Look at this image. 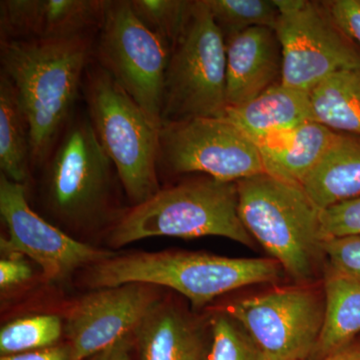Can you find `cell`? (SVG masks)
Wrapping results in <instances>:
<instances>
[{
    "mask_svg": "<svg viewBox=\"0 0 360 360\" xmlns=\"http://www.w3.org/2000/svg\"><path fill=\"white\" fill-rule=\"evenodd\" d=\"M87 35L1 41V72L8 77L30 129L32 162L51 155L89 68Z\"/></svg>",
    "mask_w": 360,
    "mask_h": 360,
    "instance_id": "cell-1",
    "label": "cell"
},
{
    "mask_svg": "<svg viewBox=\"0 0 360 360\" xmlns=\"http://www.w3.org/2000/svg\"><path fill=\"white\" fill-rule=\"evenodd\" d=\"M85 269L84 285L92 290L127 283L165 286L186 296L195 309L229 291L276 283L284 272L272 258H231L191 251L115 253Z\"/></svg>",
    "mask_w": 360,
    "mask_h": 360,
    "instance_id": "cell-2",
    "label": "cell"
},
{
    "mask_svg": "<svg viewBox=\"0 0 360 360\" xmlns=\"http://www.w3.org/2000/svg\"><path fill=\"white\" fill-rule=\"evenodd\" d=\"M246 231L297 283H311L324 257L321 210L302 187L262 174L238 180Z\"/></svg>",
    "mask_w": 360,
    "mask_h": 360,
    "instance_id": "cell-3",
    "label": "cell"
},
{
    "mask_svg": "<svg viewBox=\"0 0 360 360\" xmlns=\"http://www.w3.org/2000/svg\"><path fill=\"white\" fill-rule=\"evenodd\" d=\"M155 236H221L255 248L239 217L238 182L212 177L160 189L134 205L113 225L108 243L120 248Z\"/></svg>",
    "mask_w": 360,
    "mask_h": 360,
    "instance_id": "cell-4",
    "label": "cell"
},
{
    "mask_svg": "<svg viewBox=\"0 0 360 360\" xmlns=\"http://www.w3.org/2000/svg\"><path fill=\"white\" fill-rule=\"evenodd\" d=\"M84 92L98 141L112 161L134 205L160 191V127L156 125L101 65L87 68Z\"/></svg>",
    "mask_w": 360,
    "mask_h": 360,
    "instance_id": "cell-5",
    "label": "cell"
},
{
    "mask_svg": "<svg viewBox=\"0 0 360 360\" xmlns=\"http://www.w3.org/2000/svg\"><path fill=\"white\" fill-rule=\"evenodd\" d=\"M226 110L224 37L206 0L193 1L184 32L168 59L162 123L224 118Z\"/></svg>",
    "mask_w": 360,
    "mask_h": 360,
    "instance_id": "cell-6",
    "label": "cell"
},
{
    "mask_svg": "<svg viewBox=\"0 0 360 360\" xmlns=\"http://www.w3.org/2000/svg\"><path fill=\"white\" fill-rule=\"evenodd\" d=\"M113 163L89 115L66 125L45 172V201L52 214L72 226L96 224L106 214Z\"/></svg>",
    "mask_w": 360,
    "mask_h": 360,
    "instance_id": "cell-7",
    "label": "cell"
},
{
    "mask_svg": "<svg viewBox=\"0 0 360 360\" xmlns=\"http://www.w3.org/2000/svg\"><path fill=\"white\" fill-rule=\"evenodd\" d=\"M169 54L167 45L137 18L129 0L105 1L99 63L160 127Z\"/></svg>",
    "mask_w": 360,
    "mask_h": 360,
    "instance_id": "cell-8",
    "label": "cell"
},
{
    "mask_svg": "<svg viewBox=\"0 0 360 360\" xmlns=\"http://www.w3.org/2000/svg\"><path fill=\"white\" fill-rule=\"evenodd\" d=\"M274 2L279 13L274 32L283 53L281 84L310 92L333 73L360 68V52L326 2Z\"/></svg>",
    "mask_w": 360,
    "mask_h": 360,
    "instance_id": "cell-9",
    "label": "cell"
},
{
    "mask_svg": "<svg viewBox=\"0 0 360 360\" xmlns=\"http://www.w3.org/2000/svg\"><path fill=\"white\" fill-rule=\"evenodd\" d=\"M257 343L265 360L310 359L323 323L324 295L303 284L250 296L224 309Z\"/></svg>",
    "mask_w": 360,
    "mask_h": 360,
    "instance_id": "cell-10",
    "label": "cell"
},
{
    "mask_svg": "<svg viewBox=\"0 0 360 360\" xmlns=\"http://www.w3.org/2000/svg\"><path fill=\"white\" fill-rule=\"evenodd\" d=\"M160 161L174 174L202 172L220 181L265 174L257 144L224 117L163 122Z\"/></svg>",
    "mask_w": 360,
    "mask_h": 360,
    "instance_id": "cell-11",
    "label": "cell"
},
{
    "mask_svg": "<svg viewBox=\"0 0 360 360\" xmlns=\"http://www.w3.org/2000/svg\"><path fill=\"white\" fill-rule=\"evenodd\" d=\"M0 213L8 236L1 238L2 252L26 255L41 267L44 277L60 281L82 267L103 262L115 255L70 238L45 221L28 205L25 184L0 176Z\"/></svg>",
    "mask_w": 360,
    "mask_h": 360,
    "instance_id": "cell-12",
    "label": "cell"
},
{
    "mask_svg": "<svg viewBox=\"0 0 360 360\" xmlns=\"http://www.w3.org/2000/svg\"><path fill=\"white\" fill-rule=\"evenodd\" d=\"M160 302L158 286L146 283L94 290L80 298L66 316L65 331L72 360L94 356L134 333Z\"/></svg>",
    "mask_w": 360,
    "mask_h": 360,
    "instance_id": "cell-13",
    "label": "cell"
},
{
    "mask_svg": "<svg viewBox=\"0 0 360 360\" xmlns=\"http://www.w3.org/2000/svg\"><path fill=\"white\" fill-rule=\"evenodd\" d=\"M104 6L103 0H2L1 41L86 35L101 26Z\"/></svg>",
    "mask_w": 360,
    "mask_h": 360,
    "instance_id": "cell-14",
    "label": "cell"
},
{
    "mask_svg": "<svg viewBox=\"0 0 360 360\" xmlns=\"http://www.w3.org/2000/svg\"><path fill=\"white\" fill-rule=\"evenodd\" d=\"M227 108L250 103L281 84L283 53L274 30L252 27L225 40Z\"/></svg>",
    "mask_w": 360,
    "mask_h": 360,
    "instance_id": "cell-15",
    "label": "cell"
},
{
    "mask_svg": "<svg viewBox=\"0 0 360 360\" xmlns=\"http://www.w3.org/2000/svg\"><path fill=\"white\" fill-rule=\"evenodd\" d=\"M335 134V131L326 125L309 122L269 135L255 143L264 161L265 174L302 186Z\"/></svg>",
    "mask_w": 360,
    "mask_h": 360,
    "instance_id": "cell-16",
    "label": "cell"
},
{
    "mask_svg": "<svg viewBox=\"0 0 360 360\" xmlns=\"http://www.w3.org/2000/svg\"><path fill=\"white\" fill-rule=\"evenodd\" d=\"M224 118L253 142L314 122L309 91L281 84L270 87L250 103L227 108Z\"/></svg>",
    "mask_w": 360,
    "mask_h": 360,
    "instance_id": "cell-17",
    "label": "cell"
},
{
    "mask_svg": "<svg viewBox=\"0 0 360 360\" xmlns=\"http://www.w3.org/2000/svg\"><path fill=\"white\" fill-rule=\"evenodd\" d=\"M139 360H201L200 329L172 302L156 303L135 329Z\"/></svg>",
    "mask_w": 360,
    "mask_h": 360,
    "instance_id": "cell-18",
    "label": "cell"
},
{
    "mask_svg": "<svg viewBox=\"0 0 360 360\" xmlns=\"http://www.w3.org/2000/svg\"><path fill=\"white\" fill-rule=\"evenodd\" d=\"M302 187L319 210L360 196V136L335 132Z\"/></svg>",
    "mask_w": 360,
    "mask_h": 360,
    "instance_id": "cell-19",
    "label": "cell"
},
{
    "mask_svg": "<svg viewBox=\"0 0 360 360\" xmlns=\"http://www.w3.org/2000/svg\"><path fill=\"white\" fill-rule=\"evenodd\" d=\"M323 295V323L310 360L335 354L360 333V281L328 266Z\"/></svg>",
    "mask_w": 360,
    "mask_h": 360,
    "instance_id": "cell-20",
    "label": "cell"
},
{
    "mask_svg": "<svg viewBox=\"0 0 360 360\" xmlns=\"http://www.w3.org/2000/svg\"><path fill=\"white\" fill-rule=\"evenodd\" d=\"M309 94L314 122L360 136V68L333 73Z\"/></svg>",
    "mask_w": 360,
    "mask_h": 360,
    "instance_id": "cell-21",
    "label": "cell"
},
{
    "mask_svg": "<svg viewBox=\"0 0 360 360\" xmlns=\"http://www.w3.org/2000/svg\"><path fill=\"white\" fill-rule=\"evenodd\" d=\"M32 163L30 129L18 94L8 77H0V167L1 174L25 184Z\"/></svg>",
    "mask_w": 360,
    "mask_h": 360,
    "instance_id": "cell-22",
    "label": "cell"
},
{
    "mask_svg": "<svg viewBox=\"0 0 360 360\" xmlns=\"http://www.w3.org/2000/svg\"><path fill=\"white\" fill-rule=\"evenodd\" d=\"M63 331V321L58 315L15 319L0 330V354L6 356L54 347Z\"/></svg>",
    "mask_w": 360,
    "mask_h": 360,
    "instance_id": "cell-23",
    "label": "cell"
},
{
    "mask_svg": "<svg viewBox=\"0 0 360 360\" xmlns=\"http://www.w3.org/2000/svg\"><path fill=\"white\" fill-rule=\"evenodd\" d=\"M206 4L225 40L252 27L274 30L278 21V9L269 0H206Z\"/></svg>",
    "mask_w": 360,
    "mask_h": 360,
    "instance_id": "cell-24",
    "label": "cell"
},
{
    "mask_svg": "<svg viewBox=\"0 0 360 360\" xmlns=\"http://www.w3.org/2000/svg\"><path fill=\"white\" fill-rule=\"evenodd\" d=\"M137 18L158 35L169 51L176 44L188 20L193 1L182 0H132Z\"/></svg>",
    "mask_w": 360,
    "mask_h": 360,
    "instance_id": "cell-25",
    "label": "cell"
},
{
    "mask_svg": "<svg viewBox=\"0 0 360 360\" xmlns=\"http://www.w3.org/2000/svg\"><path fill=\"white\" fill-rule=\"evenodd\" d=\"M212 345L206 360H265L245 329L229 314L212 316Z\"/></svg>",
    "mask_w": 360,
    "mask_h": 360,
    "instance_id": "cell-26",
    "label": "cell"
},
{
    "mask_svg": "<svg viewBox=\"0 0 360 360\" xmlns=\"http://www.w3.org/2000/svg\"><path fill=\"white\" fill-rule=\"evenodd\" d=\"M322 240L360 236V196L321 210Z\"/></svg>",
    "mask_w": 360,
    "mask_h": 360,
    "instance_id": "cell-27",
    "label": "cell"
},
{
    "mask_svg": "<svg viewBox=\"0 0 360 360\" xmlns=\"http://www.w3.org/2000/svg\"><path fill=\"white\" fill-rule=\"evenodd\" d=\"M322 248L329 267L360 281V236L328 239Z\"/></svg>",
    "mask_w": 360,
    "mask_h": 360,
    "instance_id": "cell-28",
    "label": "cell"
},
{
    "mask_svg": "<svg viewBox=\"0 0 360 360\" xmlns=\"http://www.w3.org/2000/svg\"><path fill=\"white\" fill-rule=\"evenodd\" d=\"M343 32L360 46V0L326 2Z\"/></svg>",
    "mask_w": 360,
    "mask_h": 360,
    "instance_id": "cell-29",
    "label": "cell"
},
{
    "mask_svg": "<svg viewBox=\"0 0 360 360\" xmlns=\"http://www.w3.org/2000/svg\"><path fill=\"white\" fill-rule=\"evenodd\" d=\"M32 270L22 255H11L0 262V286L11 288L32 278Z\"/></svg>",
    "mask_w": 360,
    "mask_h": 360,
    "instance_id": "cell-30",
    "label": "cell"
},
{
    "mask_svg": "<svg viewBox=\"0 0 360 360\" xmlns=\"http://www.w3.org/2000/svg\"><path fill=\"white\" fill-rule=\"evenodd\" d=\"M0 360H72L71 348L68 343L61 345L34 350V352H23L13 355L1 356Z\"/></svg>",
    "mask_w": 360,
    "mask_h": 360,
    "instance_id": "cell-31",
    "label": "cell"
},
{
    "mask_svg": "<svg viewBox=\"0 0 360 360\" xmlns=\"http://www.w3.org/2000/svg\"><path fill=\"white\" fill-rule=\"evenodd\" d=\"M131 338L125 336L110 347L105 348L90 360H129V352L131 349Z\"/></svg>",
    "mask_w": 360,
    "mask_h": 360,
    "instance_id": "cell-32",
    "label": "cell"
},
{
    "mask_svg": "<svg viewBox=\"0 0 360 360\" xmlns=\"http://www.w3.org/2000/svg\"><path fill=\"white\" fill-rule=\"evenodd\" d=\"M319 360H360V342L354 341L342 349Z\"/></svg>",
    "mask_w": 360,
    "mask_h": 360,
    "instance_id": "cell-33",
    "label": "cell"
}]
</instances>
